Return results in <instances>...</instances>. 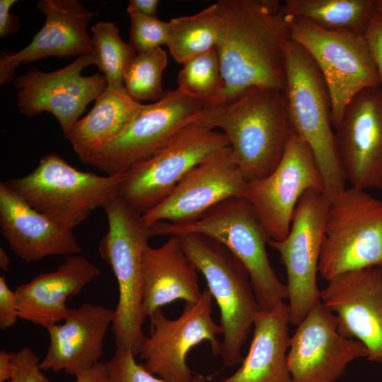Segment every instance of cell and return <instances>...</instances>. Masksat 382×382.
I'll return each instance as SVG.
<instances>
[{
  "label": "cell",
  "instance_id": "cell-1",
  "mask_svg": "<svg viewBox=\"0 0 382 382\" xmlns=\"http://www.w3.org/2000/svg\"><path fill=\"white\" fill-rule=\"evenodd\" d=\"M224 30L217 47L226 102L253 87L285 91L290 42L282 4L219 0Z\"/></svg>",
  "mask_w": 382,
  "mask_h": 382
},
{
  "label": "cell",
  "instance_id": "cell-2",
  "mask_svg": "<svg viewBox=\"0 0 382 382\" xmlns=\"http://www.w3.org/2000/svg\"><path fill=\"white\" fill-rule=\"evenodd\" d=\"M192 122L222 129L248 181L272 173L291 133L285 93L272 88H250L223 105L204 106Z\"/></svg>",
  "mask_w": 382,
  "mask_h": 382
},
{
  "label": "cell",
  "instance_id": "cell-3",
  "mask_svg": "<svg viewBox=\"0 0 382 382\" xmlns=\"http://www.w3.org/2000/svg\"><path fill=\"white\" fill-rule=\"evenodd\" d=\"M149 227L151 236L197 233L225 245L247 270L260 310L270 311L287 299L286 285L278 279L268 259L269 238L245 197L224 199L192 222L158 221Z\"/></svg>",
  "mask_w": 382,
  "mask_h": 382
},
{
  "label": "cell",
  "instance_id": "cell-4",
  "mask_svg": "<svg viewBox=\"0 0 382 382\" xmlns=\"http://www.w3.org/2000/svg\"><path fill=\"white\" fill-rule=\"evenodd\" d=\"M108 229L100 240V257L112 270L118 284L119 299L111 330L117 348L137 357L146 337L141 309L143 284L141 257L151 237L142 214L116 195L103 207Z\"/></svg>",
  "mask_w": 382,
  "mask_h": 382
},
{
  "label": "cell",
  "instance_id": "cell-5",
  "mask_svg": "<svg viewBox=\"0 0 382 382\" xmlns=\"http://www.w3.org/2000/svg\"><path fill=\"white\" fill-rule=\"evenodd\" d=\"M284 91L291 131L312 150L330 200L345 189L347 178L337 153L332 122V102L316 62L299 44L290 40Z\"/></svg>",
  "mask_w": 382,
  "mask_h": 382
},
{
  "label": "cell",
  "instance_id": "cell-6",
  "mask_svg": "<svg viewBox=\"0 0 382 382\" xmlns=\"http://www.w3.org/2000/svg\"><path fill=\"white\" fill-rule=\"evenodd\" d=\"M190 260L204 275L220 311L223 328L220 355L231 367L243 361L242 349L260 311L249 274L223 244L204 235L177 236Z\"/></svg>",
  "mask_w": 382,
  "mask_h": 382
},
{
  "label": "cell",
  "instance_id": "cell-7",
  "mask_svg": "<svg viewBox=\"0 0 382 382\" xmlns=\"http://www.w3.org/2000/svg\"><path fill=\"white\" fill-rule=\"evenodd\" d=\"M125 175L81 171L60 156L49 154L32 173L4 183L33 209L73 231L95 209L119 195Z\"/></svg>",
  "mask_w": 382,
  "mask_h": 382
},
{
  "label": "cell",
  "instance_id": "cell-8",
  "mask_svg": "<svg viewBox=\"0 0 382 382\" xmlns=\"http://www.w3.org/2000/svg\"><path fill=\"white\" fill-rule=\"evenodd\" d=\"M371 267H382V201L364 190L345 188L330 202L318 272L330 281Z\"/></svg>",
  "mask_w": 382,
  "mask_h": 382
},
{
  "label": "cell",
  "instance_id": "cell-9",
  "mask_svg": "<svg viewBox=\"0 0 382 382\" xmlns=\"http://www.w3.org/2000/svg\"><path fill=\"white\" fill-rule=\"evenodd\" d=\"M284 16L290 40L308 52L324 78L335 129L357 93L382 84L369 43L363 35L327 30L306 19Z\"/></svg>",
  "mask_w": 382,
  "mask_h": 382
},
{
  "label": "cell",
  "instance_id": "cell-10",
  "mask_svg": "<svg viewBox=\"0 0 382 382\" xmlns=\"http://www.w3.org/2000/svg\"><path fill=\"white\" fill-rule=\"evenodd\" d=\"M228 146L223 132L188 124L156 153L125 171L119 195L143 214L166 198L192 169Z\"/></svg>",
  "mask_w": 382,
  "mask_h": 382
},
{
  "label": "cell",
  "instance_id": "cell-11",
  "mask_svg": "<svg viewBox=\"0 0 382 382\" xmlns=\"http://www.w3.org/2000/svg\"><path fill=\"white\" fill-rule=\"evenodd\" d=\"M330 202L324 192L306 191L296 206L286 238L267 241L279 253L286 269L289 321L293 325L301 323L320 301L317 272Z\"/></svg>",
  "mask_w": 382,
  "mask_h": 382
},
{
  "label": "cell",
  "instance_id": "cell-12",
  "mask_svg": "<svg viewBox=\"0 0 382 382\" xmlns=\"http://www.w3.org/2000/svg\"><path fill=\"white\" fill-rule=\"evenodd\" d=\"M203 107L202 103L178 88L166 91L158 100L142 104L118 137L80 160L107 175L125 173L163 148L183 127L192 122Z\"/></svg>",
  "mask_w": 382,
  "mask_h": 382
},
{
  "label": "cell",
  "instance_id": "cell-13",
  "mask_svg": "<svg viewBox=\"0 0 382 382\" xmlns=\"http://www.w3.org/2000/svg\"><path fill=\"white\" fill-rule=\"evenodd\" d=\"M213 299L206 287L197 301L185 302L178 318H167L161 308L149 317L150 333L137 355L145 360L142 365L146 371L166 382H192L194 376L186 357L193 347L208 340L212 354L220 355L216 337L223 334V328L212 317Z\"/></svg>",
  "mask_w": 382,
  "mask_h": 382
},
{
  "label": "cell",
  "instance_id": "cell-14",
  "mask_svg": "<svg viewBox=\"0 0 382 382\" xmlns=\"http://www.w3.org/2000/svg\"><path fill=\"white\" fill-rule=\"evenodd\" d=\"M308 190L325 192V183L308 144L291 131L283 156L267 177L248 181L243 197L253 207L270 239L288 235L296 206Z\"/></svg>",
  "mask_w": 382,
  "mask_h": 382
},
{
  "label": "cell",
  "instance_id": "cell-15",
  "mask_svg": "<svg viewBox=\"0 0 382 382\" xmlns=\"http://www.w3.org/2000/svg\"><path fill=\"white\" fill-rule=\"evenodd\" d=\"M96 65L93 53L79 57L60 69L45 72L32 69L17 76V106L20 112L34 117L42 112L52 113L64 134H67L86 106L105 91L108 83L103 74L81 75L83 69Z\"/></svg>",
  "mask_w": 382,
  "mask_h": 382
},
{
  "label": "cell",
  "instance_id": "cell-16",
  "mask_svg": "<svg viewBox=\"0 0 382 382\" xmlns=\"http://www.w3.org/2000/svg\"><path fill=\"white\" fill-rule=\"evenodd\" d=\"M336 316L320 301L290 337L287 354L291 382H335L347 365L367 357L359 340L342 335Z\"/></svg>",
  "mask_w": 382,
  "mask_h": 382
},
{
  "label": "cell",
  "instance_id": "cell-17",
  "mask_svg": "<svg viewBox=\"0 0 382 382\" xmlns=\"http://www.w3.org/2000/svg\"><path fill=\"white\" fill-rule=\"evenodd\" d=\"M247 183L228 146L192 169L166 198L142 216L149 226L158 221L192 222L223 200L243 197Z\"/></svg>",
  "mask_w": 382,
  "mask_h": 382
},
{
  "label": "cell",
  "instance_id": "cell-18",
  "mask_svg": "<svg viewBox=\"0 0 382 382\" xmlns=\"http://www.w3.org/2000/svg\"><path fill=\"white\" fill-rule=\"evenodd\" d=\"M340 161L352 187L382 189V88H365L347 105L335 129Z\"/></svg>",
  "mask_w": 382,
  "mask_h": 382
},
{
  "label": "cell",
  "instance_id": "cell-19",
  "mask_svg": "<svg viewBox=\"0 0 382 382\" xmlns=\"http://www.w3.org/2000/svg\"><path fill=\"white\" fill-rule=\"evenodd\" d=\"M320 301L336 316L339 332L361 342L368 360L382 364V267L335 277L320 291Z\"/></svg>",
  "mask_w": 382,
  "mask_h": 382
},
{
  "label": "cell",
  "instance_id": "cell-20",
  "mask_svg": "<svg viewBox=\"0 0 382 382\" xmlns=\"http://www.w3.org/2000/svg\"><path fill=\"white\" fill-rule=\"evenodd\" d=\"M36 8L45 16V22L28 46L15 53L1 52V85L12 81L22 64L52 56L79 57L93 53L87 28L97 13L77 0H40Z\"/></svg>",
  "mask_w": 382,
  "mask_h": 382
},
{
  "label": "cell",
  "instance_id": "cell-21",
  "mask_svg": "<svg viewBox=\"0 0 382 382\" xmlns=\"http://www.w3.org/2000/svg\"><path fill=\"white\" fill-rule=\"evenodd\" d=\"M114 316V310L102 305L84 303L70 308L62 324L46 328L50 345L40 369L76 376L100 362Z\"/></svg>",
  "mask_w": 382,
  "mask_h": 382
},
{
  "label": "cell",
  "instance_id": "cell-22",
  "mask_svg": "<svg viewBox=\"0 0 382 382\" xmlns=\"http://www.w3.org/2000/svg\"><path fill=\"white\" fill-rule=\"evenodd\" d=\"M0 227L9 248L26 262L82 251L73 231L33 209L4 182L0 184Z\"/></svg>",
  "mask_w": 382,
  "mask_h": 382
},
{
  "label": "cell",
  "instance_id": "cell-23",
  "mask_svg": "<svg viewBox=\"0 0 382 382\" xmlns=\"http://www.w3.org/2000/svg\"><path fill=\"white\" fill-rule=\"evenodd\" d=\"M100 273L86 257L66 256L54 271L41 273L16 288L19 318L45 328L57 324L69 312L66 301L79 294Z\"/></svg>",
  "mask_w": 382,
  "mask_h": 382
},
{
  "label": "cell",
  "instance_id": "cell-24",
  "mask_svg": "<svg viewBox=\"0 0 382 382\" xmlns=\"http://www.w3.org/2000/svg\"><path fill=\"white\" fill-rule=\"evenodd\" d=\"M197 270L177 236H170L158 248L148 245L141 257L144 316L149 318L156 310L177 300L197 301L202 292Z\"/></svg>",
  "mask_w": 382,
  "mask_h": 382
},
{
  "label": "cell",
  "instance_id": "cell-25",
  "mask_svg": "<svg viewBox=\"0 0 382 382\" xmlns=\"http://www.w3.org/2000/svg\"><path fill=\"white\" fill-rule=\"evenodd\" d=\"M289 323V308L284 301L270 311L260 310L242 365L221 382H291L287 364Z\"/></svg>",
  "mask_w": 382,
  "mask_h": 382
},
{
  "label": "cell",
  "instance_id": "cell-26",
  "mask_svg": "<svg viewBox=\"0 0 382 382\" xmlns=\"http://www.w3.org/2000/svg\"><path fill=\"white\" fill-rule=\"evenodd\" d=\"M142 104L125 88L106 87L94 106L64 134L80 159L118 137L132 122Z\"/></svg>",
  "mask_w": 382,
  "mask_h": 382
},
{
  "label": "cell",
  "instance_id": "cell-27",
  "mask_svg": "<svg viewBox=\"0 0 382 382\" xmlns=\"http://www.w3.org/2000/svg\"><path fill=\"white\" fill-rule=\"evenodd\" d=\"M285 16L306 19L330 31L365 35L376 13L375 0H286Z\"/></svg>",
  "mask_w": 382,
  "mask_h": 382
},
{
  "label": "cell",
  "instance_id": "cell-28",
  "mask_svg": "<svg viewBox=\"0 0 382 382\" xmlns=\"http://www.w3.org/2000/svg\"><path fill=\"white\" fill-rule=\"evenodd\" d=\"M167 44L174 59L180 64L217 49L223 35L224 22L216 3L197 13L172 18Z\"/></svg>",
  "mask_w": 382,
  "mask_h": 382
},
{
  "label": "cell",
  "instance_id": "cell-29",
  "mask_svg": "<svg viewBox=\"0 0 382 382\" xmlns=\"http://www.w3.org/2000/svg\"><path fill=\"white\" fill-rule=\"evenodd\" d=\"M178 89L204 106L226 103V84L217 49L198 55L183 64L178 76Z\"/></svg>",
  "mask_w": 382,
  "mask_h": 382
},
{
  "label": "cell",
  "instance_id": "cell-30",
  "mask_svg": "<svg viewBox=\"0 0 382 382\" xmlns=\"http://www.w3.org/2000/svg\"><path fill=\"white\" fill-rule=\"evenodd\" d=\"M91 31L96 66L105 76L107 86L125 88L123 71L136 51L121 38L117 25L112 22L100 21Z\"/></svg>",
  "mask_w": 382,
  "mask_h": 382
},
{
  "label": "cell",
  "instance_id": "cell-31",
  "mask_svg": "<svg viewBox=\"0 0 382 382\" xmlns=\"http://www.w3.org/2000/svg\"><path fill=\"white\" fill-rule=\"evenodd\" d=\"M167 65V53L161 47L137 53L123 71V84L127 93L139 103L161 99L165 92L162 75Z\"/></svg>",
  "mask_w": 382,
  "mask_h": 382
},
{
  "label": "cell",
  "instance_id": "cell-32",
  "mask_svg": "<svg viewBox=\"0 0 382 382\" xmlns=\"http://www.w3.org/2000/svg\"><path fill=\"white\" fill-rule=\"evenodd\" d=\"M130 17L129 45L137 53L166 45L169 22L150 17L127 8Z\"/></svg>",
  "mask_w": 382,
  "mask_h": 382
},
{
  "label": "cell",
  "instance_id": "cell-33",
  "mask_svg": "<svg viewBox=\"0 0 382 382\" xmlns=\"http://www.w3.org/2000/svg\"><path fill=\"white\" fill-rule=\"evenodd\" d=\"M108 369L110 382H166L158 378L145 369L135 360L132 352L116 348L112 357L105 362ZM192 382H207V379L197 375Z\"/></svg>",
  "mask_w": 382,
  "mask_h": 382
},
{
  "label": "cell",
  "instance_id": "cell-34",
  "mask_svg": "<svg viewBox=\"0 0 382 382\" xmlns=\"http://www.w3.org/2000/svg\"><path fill=\"white\" fill-rule=\"evenodd\" d=\"M15 371L9 382H50L40 367V360L28 347L14 352Z\"/></svg>",
  "mask_w": 382,
  "mask_h": 382
},
{
  "label": "cell",
  "instance_id": "cell-35",
  "mask_svg": "<svg viewBox=\"0 0 382 382\" xmlns=\"http://www.w3.org/2000/svg\"><path fill=\"white\" fill-rule=\"evenodd\" d=\"M18 318V311L15 291L7 285L4 276L0 277V328L6 330L13 326Z\"/></svg>",
  "mask_w": 382,
  "mask_h": 382
},
{
  "label": "cell",
  "instance_id": "cell-36",
  "mask_svg": "<svg viewBox=\"0 0 382 382\" xmlns=\"http://www.w3.org/2000/svg\"><path fill=\"white\" fill-rule=\"evenodd\" d=\"M365 37L382 80V18L376 11L365 34Z\"/></svg>",
  "mask_w": 382,
  "mask_h": 382
},
{
  "label": "cell",
  "instance_id": "cell-37",
  "mask_svg": "<svg viewBox=\"0 0 382 382\" xmlns=\"http://www.w3.org/2000/svg\"><path fill=\"white\" fill-rule=\"evenodd\" d=\"M16 2V0L0 1V37L1 38L17 32L21 27L18 16L10 12L11 7Z\"/></svg>",
  "mask_w": 382,
  "mask_h": 382
},
{
  "label": "cell",
  "instance_id": "cell-38",
  "mask_svg": "<svg viewBox=\"0 0 382 382\" xmlns=\"http://www.w3.org/2000/svg\"><path fill=\"white\" fill-rule=\"evenodd\" d=\"M75 376V382H110L106 364L100 361Z\"/></svg>",
  "mask_w": 382,
  "mask_h": 382
},
{
  "label": "cell",
  "instance_id": "cell-39",
  "mask_svg": "<svg viewBox=\"0 0 382 382\" xmlns=\"http://www.w3.org/2000/svg\"><path fill=\"white\" fill-rule=\"evenodd\" d=\"M13 355L14 352L0 351V382L9 381L13 376L16 369Z\"/></svg>",
  "mask_w": 382,
  "mask_h": 382
},
{
  "label": "cell",
  "instance_id": "cell-40",
  "mask_svg": "<svg viewBox=\"0 0 382 382\" xmlns=\"http://www.w3.org/2000/svg\"><path fill=\"white\" fill-rule=\"evenodd\" d=\"M158 5V0H130L127 8L133 9L147 16L156 17Z\"/></svg>",
  "mask_w": 382,
  "mask_h": 382
},
{
  "label": "cell",
  "instance_id": "cell-41",
  "mask_svg": "<svg viewBox=\"0 0 382 382\" xmlns=\"http://www.w3.org/2000/svg\"><path fill=\"white\" fill-rule=\"evenodd\" d=\"M11 261L6 250L0 248V267L1 270L7 272L9 270Z\"/></svg>",
  "mask_w": 382,
  "mask_h": 382
},
{
  "label": "cell",
  "instance_id": "cell-42",
  "mask_svg": "<svg viewBox=\"0 0 382 382\" xmlns=\"http://www.w3.org/2000/svg\"><path fill=\"white\" fill-rule=\"evenodd\" d=\"M375 8L382 18V0H375Z\"/></svg>",
  "mask_w": 382,
  "mask_h": 382
}]
</instances>
